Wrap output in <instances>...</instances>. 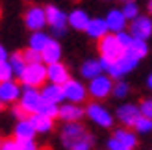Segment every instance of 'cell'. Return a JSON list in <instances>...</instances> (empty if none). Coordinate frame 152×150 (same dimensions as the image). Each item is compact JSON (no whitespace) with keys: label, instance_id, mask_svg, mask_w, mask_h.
Returning <instances> with one entry per match:
<instances>
[{"label":"cell","instance_id":"1","mask_svg":"<svg viewBox=\"0 0 152 150\" xmlns=\"http://www.w3.org/2000/svg\"><path fill=\"white\" fill-rule=\"evenodd\" d=\"M98 50H100V56L104 59H108L110 63L119 61V59L124 56V52H126V48L117 39V35H111V33L104 35L102 39H98Z\"/></svg>","mask_w":152,"mask_h":150},{"label":"cell","instance_id":"2","mask_svg":"<svg viewBox=\"0 0 152 150\" xmlns=\"http://www.w3.org/2000/svg\"><path fill=\"white\" fill-rule=\"evenodd\" d=\"M48 78V67H45L43 63H32L26 65L24 72L20 76V82L26 87H41L45 84V80Z\"/></svg>","mask_w":152,"mask_h":150},{"label":"cell","instance_id":"3","mask_svg":"<svg viewBox=\"0 0 152 150\" xmlns=\"http://www.w3.org/2000/svg\"><path fill=\"white\" fill-rule=\"evenodd\" d=\"M87 137H89L87 130L83 128L82 124H78V122H67L63 126V130H61V141H63V145L69 148V150L76 143H80V141L87 139Z\"/></svg>","mask_w":152,"mask_h":150},{"label":"cell","instance_id":"4","mask_svg":"<svg viewBox=\"0 0 152 150\" xmlns=\"http://www.w3.org/2000/svg\"><path fill=\"white\" fill-rule=\"evenodd\" d=\"M139 63V58L134 54V52H130L126 48V52H124V56L119 59V61H115V63H111V67H110V71H108V74L111 78H121V76H124L126 72H130L135 65Z\"/></svg>","mask_w":152,"mask_h":150},{"label":"cell","instance_id":"5","mask_svg":"<svg viewBox=\"0 0 152 150\" xmlns=\"http://www.w3.org/2000/svg\"><path fill=\"white\" fill-rule=\"evenodd\" d=\"M24 24H26V28L32 30V32H39L45 24H48L47 9H43V7H39V6L28 7L26 13H24Z\"/></svg>","mask_w":152,"mask_h":150},{"label":"cell","instance_id":"6","mask_svg":"<svg viewBox=\"0 0 152 150\" xmlns=\"http://www.w3.org/2000/svg\"><path fill=\"white\" fill-rule=\"evenodd\" d=\"M43 102V96H41V91H37L35 87H26L22 91V96H20V108L26 111L28 115H34L39 111V106Z\"/></svg>","mask_w":152,"mask_h":150},{"label":"cell","instance_id":"7","mask_svg":"<svg viewBox=\"0 0 152 150\" xmlns=\"http://www.w3.org/2000/svg\"><path fill=\"white\" fill-rule=\"evenodd\" d=\"M47 20L50 24V30L54 32V35H61L65 32V24L69 22V17H65L63 11H59L56 6H47Z\"/></svg>","mask_w":152,"mask_h":150},{"label":"cell","instance_id":"8","mask_svg":"<svg viewBox=\"0 0 152 150\" xmlns=\"http://www.w3.org/2000/svg\"><path fill=\"white\" fill-rule=\"evenodd\" d=\"M63 93H65V98L69 100L71 104H80L86 100L87 96V89L83 87L80 82L76 80H69L67 84L63 85Z\"/></svg>","mask_w":152,"mask_h":150},{"label":"cell","instance_id":"9","mask_svg":"<svg viewBox=\"0 0 152 150\" xmlns=\"http://www.w3.org/2000/svg\"><path fill=\"white\" fill-rule=\"evenodd\" d=\"M89 95H93L95 98H104V96H108L111 91H113V84H111V80L108 76H98L95 80H91V84H89Z\"/></svg>","mask_w":152,"mask_h":150},{"label":"cell","instance_id":"10","mask_svg":"<svg viewBox=\"0 0 152 150\" xmlns=\"http://www.w3.org/2000/svg\"><path fill=\"white\" fill-rule=\"evenodd\" d=\"M87 115H89V119L93 122H96L98 126H102V128H110V126L113 124V119H111V115L106 111L100 104H89L87 106Z\"/></svg>","mask_w":152,"mask_h":150},{"label":"cell","instance_id":"11","mask_svg":"<svg viewBox=\"0 0 152 150\" xmlns=\"http://www.w3.org/2000/svg\"><path fill=\"white\" fill-rule=\"evenodd\" d=\"M130 33L135 37V39L145 41L147 37H150L152 33V20L148 17H137L132 20L130 24Z\"/></svg>","mask_w":152,"mask_h":150},{"label":"cell","instance_id":"12","mask_svg":"<svg viewBox=\"0 0 152 150\" xmlns=\"http://www.w3.org/2000/svg\"><path fill=\"white\" fill-rule=\"evenodd\" d=\"M139 117H141V111H139L137 106H134V104H126V106H121L117 109V119L124 126H135Z\"/></svg>","mask_w":152,"mask_h":150},{"label":"cell","instance_id":"13","mask_svg":"<svg viewBox=\"0 0 152 150\" xmlns=\"http://www.w3.org/2000/svg\"><path fill=\"white\" fill-rule=\"evenodd\" d=\"M41 96L45 102H52V104H59L65 98V93H63V85H58V84H50V85H45L41 89Z\"/></svg>","mask_w":152,"mask_h":150},{"label":"cell","instance_id":"14","mask_svg":"<svg viewBox=\"0 0 152 150\" xmlns=\"http://www.w3.org/2000/svg\"><path fill=\"white\" fill-rule=\"evenodd\" d=\"M20 95V87L15 84V82H2L0 85V100L2 104H10V102H15Z\"/></svg>","mask_w":152,"mask_h":150},{"label":"cell","instance_id":"15","mask_svg":"<svg viewBox=\"0 0 152 150\" xmlns=\"http://www.w3.org/2000/svg\"><path fill=\"white\" fill-rule=\"evenodd\" d=\"M48 78L52 84L65 85L69 82V72H67L63 63H52V65H48Z\"/></svg>","mask_w":152,"mask_h":150},{"label":"cell","instance_id":"16","mask_svg":"<svg viewBox=\"0 0 152 150\" xmlns=\"http://www.w3.org/2000/svg\"><path fill=\"white\" fill-rule=\"evenodd\" d=\"M106 22H108L110 32L119 33V32H123V30H124L126 17H124V13H123V11H119V9H111V11L108 13V17H106Z\"/></svg>","mask_w":152,"mask_h":150},{"label":"cell","instance_id":"17","mask_svg":"<svg viewBox=\"0 0 152 150\" xmlns=\"http://www.w3.org/2000/svg\"><path fill=\"white\" fill-rule=\"evenodd\" d=\"M83 117V109L76 104H65L59 108V119H63L65 122H76Z\"/></svg>","mask_w":152,"mask_h":150},{"label":"cell","instance_id":"18","mask_svg":"<svg viewBox=\"0 0 152 150\" xmlns=\"http://www.w3.org/2000/svg\"><path fill=\"white\" fill-rule=\"evenodd\" d=\"M34 135H35V128L30 122V119L19 121V124L15 126V139L17 141H32Z\"/></svg>","mask_w":152,"mask_h":150},{"label":"cell","instance_id":"19","mask_svg":"<svg viewBox=\"0 0 152 150\" xmlns=\"http://www.w3.org/2000/svg\"><path fill=\"white\" fill-rule=\"evenodd\" d=\"M108 22H106L104 19H91L89 26H87V35L93 37V39H102L104 35H108Z\"/></svg>","mask_w":152,"mask_h":150},{"label":"cell","instance_id":"20","mask_svg":"<svg viewBox=\"0 0 152 150\" xmlns=\"http://www.w3.org/2000/svg\"><path fill=\"white\" fill-rule=\"evenodd\" d=\"M41 56H43V61L48 63V65L59 63V58H61V47L58 44V41L50 39V43L47 44V48L41 52Z\"/></svg>","mask_w":152,"mask_h":150},{"label":"cell","instance_id":"21","mask_svg":"<svg viewBox=\"0 0 152 150\" xmlns=\"http://www.w3.org/2000/svg\"><path fill=\"white\" fill-rule=\"evenodd\" d=\"M89 22H91V19H89V15L83 11V9H74L69 15V24L74 30H87Z\"/></svg>","mask_w":152,"mask_h":150},{"label":"cell","instance_id":"22","mask_svg":"<svg viewBox=\"0 0 152 150\" xmlns=\"http://www.w3.org/2000/svg\"><path fill=\"white\" fill-rule=\"evenodd\" d=\"M28 119H30V122L34 124L35 132H48V130H52V126H54V122H52L54 119H50L47 115H41V113H34Z\"/></svg>","mask_w":152,"mask_h":150},{"label":"cell","instance_id":"23","mask_svg":"<svg viewBox=\"0 0 152 150\" xmlns=\"http://www.w3.org/2000/svg\"><path fill=\"white\" fill-rule=\"evenodd\" d=\"M102 71H104V69H102L100 61H93V59H87V61L82 65V76H83V78H89V80L98 78Z\"/></svg>","mask_w":152,"mask_h":150},{"label":"cell","instance_id":"24","mask_svg":"<svg viewBox=\"0 0 152 150\" xmlns=\"http://www.w3.org/2000/svg\"><path fill=\"white\" fill-rule=\"evenodd\" d=\"M48 43H50V37H47L41 32H35L32 37H30V48H34L37 52H43L45 48H47Z\"/></svg>","mask_w":152,"mask_h":150},{"label":"cell","instance_id":"25","mask_svg":"<svg viewBox=\"0 0 152 150\" xmlns=\"http://www.w3.org/2000/svg\"><path fill=\"white\" fill-rule=\"evenodd\" d=\"M10 63H11V67H13V72L17 74L19 78L22 76V72H24L26 65H28V63L24 61V56H22L20 52H15V54L10 56Z\"/></svg>","mask_w":152,"mask_h":150},{"label":"cell","instance_id":"26","mask_svg":"<svg viewBox=\"0 0 152 150\" xmlns=\"http://www.w3.org/2000/svg\"><path fill=\"white\" fill-rule=\"evenodd\" d=\"M113 137H117L121 143H123L126 148H134L135 146V135L132 132H128V130H123V128H119L115 130V133H113Z\"/></svg>","mask_w":152,"mask_h":150},{"label":"cell","instance_id":"27","mask_svg":"<svg viewBox=\"0 0 152 150\" xmlns=\"http://www.w3.org/2000/svg\"><path fill=\"white\" fill-rule=\"evenodd\" d=\"M37 113L47 115V117H50V119H56V117H59V108H58V104H52V102H45V100H43Z\"/></svg>","mask_w":152,"mask_h":150},{"label":"cell","instance_id":"28","mask_svg":"<svg viewBox=\"0 0 152 150\" xmlns=\"http://www.w3.org/2000/svg\"><path fill=\"white\" fill-rule=\"evenodd\" d=\"M128 50H130V52H134V54H135V56H137V58L141 59V58H145V56H147V50H148V47H147V43H145V41H141V39H135V41L130 44V47H128Z\"/></svg>","mask_w":152,"mask_h":150},{"label":"cell","instance_id":"29","mask_svg":"<svg viewBox=\"0 0 152 150\" xmlns=\"http://www.w3.org/2000/svg\"><path fill=\"white\" fill-rule=\"evenodd\" d=\"M22 56H24V61L28 65H32V63H41L43 61V56H41V52H37L34 48H26L24 52H22Z\"/></svg>","mask_w":152,"mask_h":150},{"label":"cell","instance_id":"30","mask_svg":"<svg viewBox=\"0 0 152 150\" xmlns=\"http://www.w3.org/2000/svg\"><path fill=\"white\" fill-rule=\"evenodd\" d=\"M135 130H137L139 133H147V132H150L152 130V119H148V117H139L137 119V122H135V126H134Z\"/></svg>","mask_w":152,"mask_h":150},{"label":"cell","instance_id":"31","mask_svg":"<svg viewBox=\"0 0 152 150\" xmlns=\"http://www.w3.org/2000/svg\"><path fill=\"white\" fill-rule=\"evenodd\" d=\"M13 67H11V63L10 61H2L0 63V80L2 82H10L11 78H13Z\"/></svg>","mask_w":152,"mask_h":150},{"label":"cell","instance_id":"32","mask_svg":"<svg viewBox=\"0 0 152 150\" xmlns=\"http://www.w3.org/2000/svg\"><path fill=\"white\" fill-rule=\"evenodd\" d=\"M128 91H130V87H128L126 82H117V84L113 85V95L119 96V98L126 96V95H128Z\"/></svg>","mask_w":152,"mask_h":150},{"label":"cell","instance_id":"33","mask_svg":"<svg viewBox=\"0 0 152 150\" xmlns=\"http://www.w3.org/2000/svg\"><path fill=\"white\" fill-rule=\"evenodd\" d=\"M123 13H124L126 19H137V6L134 2H126L123 7Z\"/></svg>","mask_w":152,"mask_h":150},{"label":"cell","instance_id":"34","mask_svg":"<svg viewBox=\"0 0 152 150\" xmlns=\"http://www.w3.org/2000/svg\"><path fill=\"white\" fill-rule=\"evenodd\" d=\"M115 35H117V39L121 41V44H123L124 48H128V47H130V44L135 41V37H134L132 33H126L124 30H123V32H119V33H115Z\"/></svg>","mask_w":152,"mask_h":150},{"label":"cell","instance_id":"35","mask_svg":"<svg viewBox=\"0 0 152 150\" xmlns=\"http://www.w3.org/2000/svg\"><path fill=\"white\" fill-rule=\"evenodd\" d=\"M139 111H141L143 117L152 119V100H148V98L141 100V104H139Z\"/></svg>","mask_w":152,"mask_h":150},{"label":"cell","instance_id":"36","mask_svg":"<svg viewBox=\"0 0 152 150\" xmlns=\"http://www.w3.org/2000/svg\"><path fill=\"white\" fill-rule=\"evenodd\" d=\"M91 145H93V137H87V139H83V141H80V143H76L71 150H89L91 148Z\"/></svg>","mask_w":152,"mask_h":150},{"label":"cell","instance_id":"37","mask_svg":"<svg viewBox=\"0 0 152 150\" xmlns=\"http://www.w3.org/2000/svg\"><path fill=\"white\" fill-rule=\"evenodd\" d=\"M0 150H19L17 139H6V141H2V146H0Z\"/></svg>","mask_w":152,"mask_h":150},{"label":"cell","instance_id":"38","mask_svg":"<svg viewBox=\"0 0 152 150\" xmlns=\"http://www.w3.org/2000/svg\"><path fill=\"white\" fill-rule=\"evenodd\" d=\"M17 143H19V150H39L34 141H17Z\"/></svg>","mask_w":152,"mask_h":150},{"label":"cell","instance_id":"39","mask_svg":"<svg viewBox=\"0 0 152 150\" xmlns=\"http://www.w3.org/2000/svg\"><path fill=\"white\" fill-rule=\"evenodd\" d=\"M108 146H110V150H123V148H124V145L121 143V141H119L117 137H113V139H110V143H108Z\"/></svg>","mask_w":152,"mask_h":150},{"label":"cell","instance_id":"40","mask_svg":"<svg viewBox=\"0 0 152 150\" xmlns=\"http://www.w3.org/2000/svg\"><path fill=\"white\" fill-rule=\"evenodd\" d=\"M6 59H7V52H6V48H0V63L6 61Z\"/></svg>","mask_w":152,"mask_h":150},{"label":"cell","instance_id":"41","mask_svg":"<svg viewBox=\"0 0 152 150\" xmlns=\"http://www.w3.org/2000/svg\"><path fill=\"white\" fill-rule=\"evenodd\" d=\"M147 84H148V87L152 89V74H150V76H148V80H147Z\"/></svg>","mask_w":152,"mask_h":150},{"label":"cell","instance_id":"42","mask_svg":"<svg viewBox=\"0 0 152 150\" xmlns=\"http://www.w3.org/2000/svg\"><path fill=\"white\" fill-rule=\"evenodd\" d=\"M148 11L152 13V0H150V2H148Z\"/></svg>","mask_w":152,"mask_h":150},{"label":"cell","instance_id":"43","mask_svg":"<svg viewBox=\"0 0 152 150\" xmlns=\"http://www.w3.org/2000/svg\"><path fill=\"white\" fill-rule=\"evenodd\" d=\"M124 2H134V0H124Z\"/></svg>","mask_w":152,"mask_h":150},{"label":"cell","instance_id":"44","mask_svg":"<svg viewBox=\"0 0 152 150\" xmlns=\"http://www.w3.org/2000/svg\"><path fill=\"white\" fill-rule=\"evenodd\" d=\"M43 150H50V148H43Z\"/></svg>","mask_w":152,"mask_h":150}]
</instances>
